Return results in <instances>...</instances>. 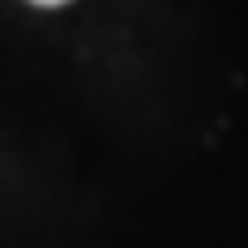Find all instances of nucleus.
<instances>
[{"label": "nucleus", "instance_id": "f257e3e1", "mask_svg": "<svg viewBox=\"0 0 248 248\" xmlns=\"http://www.w3.org/2000/svg\"><path fill=\"white\" fill-rule=\"evenodd\" d=\"M29 4H42V9H58V4H71V0H29Z\"/></svg>", "mask_w": 248, "mask_h": 248}]
</instances>
